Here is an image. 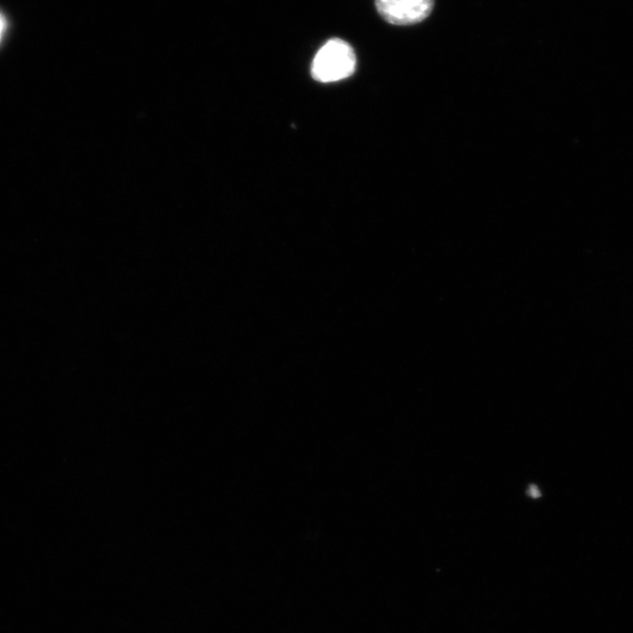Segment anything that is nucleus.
Instances as JSON below:
<instances>
[{"mask_svg": "<svg viewBox=\"0 0 633 633\" xmlns=\"http://www.w3.org/2000/svg\"><path fill=\"white\" fill-rule=\"evenodd\" d=\"M357 67V57L350 43L332 39L317 52L313 62V77L324 83L352 77Z\"/></svg>", "mask_w": 633, "mask_h": 633, "instance_id": "nucleus-1", "label": "nucleus"}, {"mask_svg": "<svg viewBox=\"0 0 633 633\" xmlns=\"http://www.w3.org/2000/svg\"><path fill=\"white\" fill-rule=\"evenodd\" d=\"M376 7L389 24L412 26L432 13L434 0H376Z\"/></svg>", "mask_w": 633, "mask_h": 633, "instance_id": "nucleus-2", "label": "nucleus"}, {"mask_svg": "<svg viewBox=\"0 0 633 633\" xmlns=\"http://www.w3.org/2000/svg\"><path fill=\"white\" fill-rule=\"evenodd\" d=\"M8 23L6 17L0 13V41H2L6 32H7Z\"/></svg>", "mask_w": 633, "mask_h": 633, "instance_id": "nucleus-3", "label": "nucleus"}]
</instances>
